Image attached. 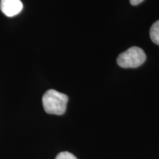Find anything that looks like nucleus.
I'll return each instance as SVG.
<instances>
[{
    "label": "nucleus",
    "instance_id": "obj_1",
    "mask_svg": "<svg viewBox=\"0 0 159 159\" xmlns=\"http://www.w3.org/2000/svg\"><path fill=\"white\" fill-rule=\"evenodd\" d=\"M69 97L67 95L50 89L46 91L42 97L44 111L49 114L63 115L66 110Z\"/></svg>",
    "mask_w": 159,
    "mask_h": 159
},
{
    "label": "nucleus",
    "instance_id": "obj_2",
    "mask_svg": "<svg viewBox=\"0 0 159 159\" xmlns=\"http://www.w3.org/2000/svg\"><path fill=\"white\" fill-rule=\"evenodd\" d=\"M146 54L142 49L132 47L119 55L116 62L122 68H136L146 61Z\"/></svg>",
    "mask_w": 159,
    "mask_h": 159
},
{
    "label": "nucleus",
    "instance_id": "obj_3",
    "mask_svg": "<svg viewBox=\"0 0 159 159\" xmlns=\"http://www.w3.org/2000/svg\"><path fill=\"white\" fill-rule=\"evenodd\" d=\"M0 9L6 16L13 17L21 13L23 4L21 0H0Z\"/></svg>",
    "mask_w": 159,
    "mask_h": 159
},
{
    "label": "nucleus",
    "instance_id": "obj_4",
    "mask_svg": "<svg viewBox=\"0 0 159 159\" xmlns=\"http://www.w3.org/2000/svg\"><path fill=\"white\" fill-rule=\"evenodd\" d=\"M150 35L152 42L159 46V20L152 25L150 30Z\"/></svg>",
    "mask_w": 159,
    "mask_h": 159
},
{
    "label": "nucleus",
    "instance_id": "obj_5",
    "mask_svg": "<svg viewBox=\"0 0 159 159\" xmlns=\"http://www.w3.org/2000/svg\"><path fill=\"white\" fill-rule=\"evenodd\" d=\"M55 159H77L76 156L69 152H61L57 155Z\"/></svg>",
    "mask_w": 159,
    "mask_h": 159
},
{
    "label": "nucleus",
    "instance_id": "obj_6",
    "mask_svg": "<svg viewBox=\"0 0 159 159\" xmlns=\"http://www.w3.org/2000/svg\"><path fill=\"white\" fill-rule=\"evenodd\" d=\"M144 0H130V2L132 5H138L141 4Z\"/></svg>",
    "mask_w": 159,
    "mask_h": 159
}]
</instances>
